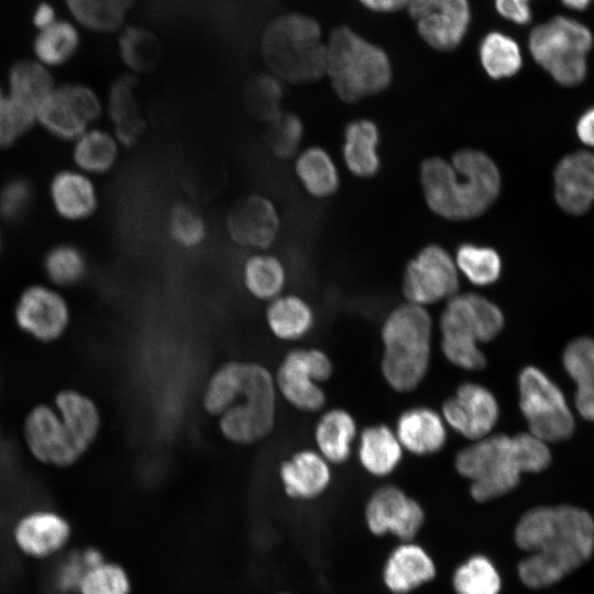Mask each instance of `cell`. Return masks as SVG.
I'll return each instance as SVG.
<instances>
[{"label": "cell", "instance_id": "1", "mask_svg": "<svg viewBox=\"0 0 594 594\" xmlns=\"http://www.w3.org/2000/svg\"><path fill=\"white\" fill-rule=\"evenodd\" d=\"M514 540L529 552L517 568L520 581L530 588L547 587L590 560L594 518L571 505L535 507L517 521Z\"/></svg>", "mask_w": 594, "mask_h": 594}, {"label": "cell", "instance_id": "2", "mask_svg": "<svg viewBox=\"0 0 594 594\" xmlns=\"http://www.w3.org/2000/svg\"><path fill=\"white\" fill-rule=\"evenodd\" d=\"M420 180L428 207L449 220H470L483 215L497 199L502 178L484 152L463 148L451 162L429 157L421 163Z\"/></svg>", "mask_w": 594, "mask_h": 594}, {"label": "cell", "instance_id": "3", "mask_svg": "<svg viewBox=\"0 0 594 594\" xmlns=\"http://www.w3.org/2000/svg\"><path fill=\"white\" fill-rule=\"evenodd\" d=\"M432 331V318L424 306L406 301L386 316L381 328V371L391 388L408 393L424 381L431 361Z\"/></svg>", "mask_w": 594, "mask_h": 594}, {"label": "cell", "instance_id": "4", "mask_svg": "<svg viewBox=\"0 0 594 594\" xmlns=\"http://www.w3.org/2000/svg\"><path fill=\"white\" fill-rule=\"evenodd\" d=\"M270 73L284 84H309L326 73V44L319 23L302 14H285L272 21L261 41Z\"/></svg>", "mask_w": 594, "mask_h": 594}, {"label": "cell", "instance_id": "5", "mask_svg": "<svg viewBox=\"0 0 594 594\" xmlns=\"http://www.w3.org/2000/svg\"><path fill=\"white\" fill-rule=\"evenodd\" d=\"M344 102H356L388 87L392 66L386 53L346 26L334 29L326 43V73Z\"/></svg>", "mask_w": 594, "mask_h": 594}, {"label": "cell", "instance_id": "6", "mask_svg": "<svg viewBox=\"0 0 594 594\" xmlns=\"http://www.w3.org/2000/svg\"><path fill=\"white\" fill-rule=\"evenodd\" d=\"M594 42L582 22L557 15L535 26L528 40L534 61L558 84L576 86L587 74V55Z\"/></svg>", "mask_w": 594, "mask_h": 594}, {"label": "cell", "instance_id": "7", "mask_svg": "<svg viewBox=\"0 0 594 594\" xmlns=\"http://www.w3.org/2000/svg\"><path fill=\"white\" fill-rule=\"evenodd\" d=\"M277 389L272 373L262 364L243 362L241 386L219 416L221 435L235 444H252L268 436L275 425Z\"/></svg>", "mask_w": 594, "mask_h": 594}, {"label": "cell", "instance_id": "8", "mask_svg": "<svg viewBox=\"0 0 594 594\" xmlns=\"http://www.w3.org/2000/svg\"><path fill=\"white\" fill-rule=\"evenodd\" d=\"M519 407L529 432L547 442L562 441L574 419L559 387L538 367L526 366L518 376Z\"/></svg>", "mask_w": 594, "mask_h": 594}, {"label": "cell", "instance_id": "9", "mask_svg": "<svg viewBox=\"0 0 594 594\" xmlns=\"http://www.w3.org/2000/svg\"><path fill=\"white\" fill-rule=\"evenodd\" d=\"M333 374L329 355L320 349H293L283 358L274 377L277 392L294 408L314 413L326 403L320 383Z\"/></svg>", "mask_w": 594, "mask_h": 594}, {"label": "cell", "instance_id": "10", "mask_svg": "<svg viewBox=\"0 0 594 594\" xmlns=\"http://www.w3.org/2000/svg\"><path fill=\"white\" fill-rule=\"evenodd\" d=\"M481 322L475 305V293L457 294L448 299L439 318L441 350L454 366L479 371L486 366Z\"/></svg>", "mask_w": 594, "mask_h": 594}, {"label": "cell", "instance_id": "11", "mask_svg": "<svg viewBox=\"0 0 594 594\" xmlns=\"http://www.w3.org/2000/svg\"><path fill=\"white\" fill-rule=\"evenodd\" d=\"M282 213L276 202L261 193L240 198L224 218L231 243L249 252L272 249L282 234Z\"/></svg>", "mask_w": 594, "mask_h": 594}, {"label": "cell", "instance_id": "12", "mask_svg": "<svg viewBox=\"0 0 594 594\" xmlns=\"http://www.w3.org/2000/svg\"><path fill=\"white\" fill-rule=\"evenodd\" d=\"M459 289V273L451 255L438 244H429L405 268L403 293L408 302L426 307L450 299Z\"/></svg>", "mask_w": 594, "mask_h": 594}, {"label": "cell", "instance_id": "13", "mask_svg": "<svg viewBox=\"0 0 594 594\" xmlns=\"http://www.w3.org/2000/svg\"><path fill=\"white\" fill-rule=\"evenodd\" d=\"M446 425L463 438L475 441L492 435L501 416L494 393L483 384L463 382L441 406Z\"/></svg>", "mask_w": 594, "mask_h": 594}, {"label": "cell", "instance_id": "14", "mask_svg": "<svg viewBox=\"0 0 594 594\" xmlns=\"http://www.w3.org/2000/svg\"><path fill=\"white\" fill-rule=\"evenodd\" d=\"M407 8L418 33L435 50L457 48L468 32V0H410Z\"/></svg>", "mask_w": 594, "mask_h": 594}, {"label": "cell", "instance_id": "15", "mask_svg": "<svg viewBox=\"0 0 594 594\" xmlns=\"http://www.w3.org/2000/svg\"><path fill=\"white\" fill-rule=\"evenodd\" d=\"M101 110V101L94 90L82 85H67L54 89L37 118L53 134L73 139L87 131Z\"/></svg>", "mask_w": 594, "mask_h": 594}, {"label": "cell", "instance_id": "16", "mask_svg": "<svg viewBox=\"0 0 594 594\" xmlns=\"http://www.w3.org/2000/svg\"><path fill=\"white\" fill-rule=\"evenodd\" d=\"M24 438L32 454L43 463L67 466L84 454L57 410L47 405L30 411Z\"/></svg>", "mask_w": 594, "mask_h": 594}, {"label": "cell", "instance_id": "17", "mask_svg": "<svg viewBox=\"0 0 594 594\" xmlns=\"http://www.w3.org/2000/svg\"><path fill=\"white\" fill-rule=\"evenodd\" d=\"M424 519L419 503L395 485L377 488L365 507L367 527L377 536L389 532L402 540H410L421 528Z\"/></svg>", "mask_w": 594, "mask_h": 594}, {"label": "cell", "instance_id": "18", "mask_svg": "<svg viewBox=\"0 0 594 594\" xmlns=\"http://www.w3.org/2000/svg\"><path fill=\"white\" fill-rule=\"evenodd\" d=\"M15 318L24 331L46 342L63 334L69 322V310L58 293L32 286L19 298Z\"/></svg>", "mask_w": 594, "mask_h": 594}, {"label": "cell", "instance_id": "19", "mask_svg": "<svg viewBox=\"0 0 594 594\" xmlns=\"http://www.w3.org/2000/svg\"><path fill=\"white\" fill-rule=\"evenodd\" d=\"M553 193L566 213L580 216L594 205V154L576 151L562 157L553 173Z\"/></svg>", "mask_w": 594, "mask_h": 594}, {"label": "cell", "instance_id": "20", "mask_svg": "<svg viewBox=\"0 0 594 594\" xmlns=\"http://www.w3.org/2000/svg\"><path fill=\"white\" fill-rule=\"evenodd\" d=\"M394 431L403 449L419 457L440 452L448 441V426L441 414L426 406L404 410Z\"/></svg>", "mask_w": 594, "mask_h": 594}, {"label": "cell", "instance_id": "21", "mask_svg": "<svg viewBox=\"0 0 594 594\" xmlns=\"http://www.w3.org/2000/svg\"><path fill=\"white\" fill-rule=\"evenodd\" d=\"M329 464L318 451L304 449L295 452L279 469L286 494L302 499L319 496L331 481Z\"/></svg>", "mask_w": 594, "mask_h": 594}, {"label": "cell", "instance_id": "22", "mask_svg": "<svg viewBox=\"0 0 594 594\" xmlns=\"http://www.w3.org/2000/svg\"><path fill=\"white\" fill-rule=\"evenodd\" d=\"M68 522L53 512H34L16 524L14 540L24 553L48 557L64 547L69 538Z\"/></svg>", "mask_w": 594, "mask_h": 594}, {"label": "cell", "instance_id": "23", "mask_svg": "<svg viewBox=\"0 0 594 594\" xmlns=\"http://www.w3.org/2000/svg\"><path fill=\"white\" fill-rule=\"evenodd\" d=\"M9 82L10 100L33 123L54 91L50 73L40 63L21 61L11 68Z\"/></svg>", "mask_w": 594, "mask_h": 594}, {"label": "cell", "instance_id": "24", "mask_svg": "<svg viewBox=\"0 0 594 594\" xmlns=\"http://www.w3.org/2000/svg\"><path fill=\"white\" fill-rule=\"evenodd\" d=\"M435 574V563L425 549L407 542L392 552L383 579L393 593L405 594L432 580Z\"/></svg>", "mask_w": 594, "mask_h": 594}, {"label": "cell", "instance_id": "25", "mask_svg": "<svg viewBox=\"0 0 594 594\" xmlns=\"http://www.w3.org/2000/svg\"><path fill=\"white\" fill-rule=\"evenodd\" d=\"M241 280L249 295L271 301L282 295L286 286L285 262L272 249L249 252L241 265Z\"/></svg>", "mask_w": 594, "mask_h": 594}, {"label": "cell", "instance_id": "26", "mask_svg": "<svg viewBox=\"0 0 594 594\" xmlns=\"http://www.w3.org/2000/svg\"><path fill=\"white\" fill-rule=\"evenodd\" d=\"M293 172L300 187L312 198L331 197L339 188L337 165L330 153L319 145L302 147L293 158Z\"/></svg>", "mask_w": 594, "mask_h": 594}, {"label": "cell", "instance_id": "27", "mask_svg": "<svg viewBox=\"0 0 594 594\" xmlns=\"http://www.w3.org/2000/svg\"><path fill=\"white\" fill-rule=\"evenodd\" d=\"M404 449L393 429L383 424L364 428L358 441V459L371 475L383 477L393 473L403 460Z\"/></svg>", "mask_w": 594, "mask_h": 594}, {"label": "cell", "instance_id": "28", "mask_svg": "<svg viewBox=\"0 0 594 594\" xmlns=\"http://www.w3.org/2000/svg\"><path fill=\"white\" fill-rule=\"evenodd\" d=\"M356 437V421L348 410L342 408H331L323 413L314 431L317 451L329 463L334 464L349 460Z\"/></svg>", "mask_w": 594, "mask_h": 594}, {"label": "cell", "instance_id": "29", "mask_svg": "<svg viewBox=\"0 0 594 594\" xmlns=\"http://www.w3.org/2000/svg\"><path fill=\"white\" fill-rule=\"evenodd\" d=\"M343 160L348 169L359 177H372L380 170L377 146L380 132L366 119L351 121L344 129Z\"/></svg>", "mask_w": 594, "mask_h": 594}, {"label": "cell", "instance_id": "30", "mask_svg": "<svg viewBox=\"0 0 594 594\" xmlns=\"http://www.w3.org/2000/svg\"><path fill=\"white\" fill-rule=\"evenodd\" d=\"M265 318L271 332L284 341L306 337L315 324L311 306L295 294H282L268 301Z\"/></svg>", "mask_w": 594, "mask_h": 594}, {"label": "cell", "instance_id": "31", "mask_svg": "<svg viewBox=\"0 0 594 594\" xmlns=\"http://www.w3.org/2000/svg\"><path fill=\"white\" fill-rule=\"evenodd\" d=\"M108 110L114 135L121 145H133L142 135L144 121L135 95V81L124 76L117 79L110 89Z\"/></svg>", "mask_w": 594, "mask_h": 594}, {"label": "cell", "instance_id": "32", "mask_svg": "<svg viewBox=\"0 0 594 594\" xmlns=\"http://www.w3.org/2000/svg\"><path fill=\"white\" fill-rule=\"evenodd\" d=\"M52 198L57 211L72 220L91 216L98 206L97 189L80 173L64 172L52 183Z\"/></svg>", "mask_w": 594, "mask_h": 594}, {"label": "cell", "instance_id": "33", "mask_svg": "<svg viewBox=\"0 0 594 594\" xmlns=\"http://www.w3.org/2000/svg\"><path fill=\"white\" fill-rule=\"evenodd\" d=\"M563 363L576 383L575 404L579 413L594 421V340L579 338L572 341L564 351Z\"/></svg>", "mask_w": 594, "mask_h": 594}, {"label": "cell", "instance_id": "34", "mask_svg": "<svg viewBox=\"0 0 594 594\" xmlns=\"http://www.w3.org/2000/svg\"><path fill=\"white\" fill-rule=\"evenodd\" d=\"M55 409L85 453L92 444L100 428V415L96 404L75 391L61 392L55 398Z\"/></svg>", "mask_w": 594, "mask_h": 594}, {"label": "cell", "instance_id": "35", "mask_svg": "<svg viewBox=\"0 0 594 594\" xmlns=\"http://www.w3.org/2000/svg\"><path fill=\"white\" fill-rule=\"evenodd\" d=\"M510 436L505 433L490 435L471 441L454 457L455 471L471 482L476 481L494 469L503 458Z\"/></svg>", "mask_w": 594, "mask_h": 594}, {"label": "cell", "instance_id": "36", "mask_svg": "<svg viewBox=\"0 0 594 594\" xmlns=\"http://www.w3.org/2000/svg\"><path fill=\"white\" fill-rule=\"evenodd\" d=\"M120 142L101 129L85 131L77 141L74 156L77 165L90 174H106L116 165Z\"/></svg>", "mask_w": 594, "mask_h": 594}, {"label": "cell", "instance_id": "37", "mask_svg": "<svg viewBox=\"0 0 594 594\" xmlns=\"http://www.w3.org/2000/svg\"><path fill=\"white\" fill-rule=\"evenodd\" d=\"M479 55L486 74L493 79L516 75L522 66L518 43L501 32H490L481 41Z\"/></svg>", "mask_w": 594, "mask_h": 594}, {"label": "cell", "instance_id": "38", "mask_svg": "<svg viewBox=\"0 0 594 594\" xmlns=\"http://www.w3.org/2000/svg\"><path fill=\"white\" fill-rule=\"evenodd\" d=\"M166 227L169 240L186 251L201 248L209 235L206 218L197 208L186 202H178L170 208Z\"/></svg>", "mask_w": 594, "mask_h": 594}, {"label": "cell", "instance_id": "39", "mask_svg": "<svg viewBox=\"0 0 594 594\" xmlns=\"http://www.w3.org/2000/svg\"><path fill=\"white\" fill-rule=\"evenodd\" d=\"M458 270L476 286H491L502 274L503 263L498 252L490 246L463 243L457 249Z\"/></svg>", "mask_w": 594, "mask_h": 594}, {"label": "cell", "instance_id": "40", "mask_svg": "<svg viewBox=\"0 0 594 594\" xmlns=\"http://www.w3.org/2000/svg\"><path fill=\"white\" fill-rule=\"evenodd\" d=\"M79 35L76 28L64 20H56L40 30L34 40V53L41 63L56 66L65 63L76 52Z\"/></svg>", "mask_w": 594, "mask_h": 594}, {"label": "cell", "instance_id": "41", "mask_svg": "<svg viewBox=\"0 0 594 594\" xmlns=\"http://www.w3.org/2000/svg\"><path fill=\"white\" fill-rule=\"evenodd\" d=\"M285 84L272 73L258 74L251 79L245 90L248 110L266 123L282 111Z\"/></svg>", "mask_w": 594, "mask_h": 594}, {"label": "cell", "instance_id": "42", "mask_svg": "<svg viewBox=\"0 0 594 594\" xmlns=\"http://www.w3.org/2000/svg\"><path fill=\"white\" fill-rule=\"evenodd\" d=\"M501 586V575L485 556H473L453 574L457 594H498Z\"/></svg>", "mask_w": 594, "mask_h": 594}, {"label": "cell", "instance_id": "43", "mask_svg": "<svg viewBox=\"0 0 594 594\" xmlns=\"http://www.w3.org/2000/svg\"><path fill=\"white\" fill-rule=\"evenodd\" d=\"M243 362L230 361L211 375L202 396L204 409L220 416L233 402L242 381Z\"/></svg>", "mask_w": 594, "mask_h": 594}, {"label": "cell", "instance_id": "44", "mask_svg": "<svg viewBox=\"0 0 594 594\" xmlns=\"http://www.w3.org/2000/svg\"><path fill=\"white\" fill-rule=\"evenodd\" d=\"M267 124L266 144L270 153L279 161L293 160L302 148L305 136L300 117L283 110Z\"/></svg>", "mask_w": 594, "mask_h": 594}, {"label": "cell", "instance_id": "45", "mask_svg": "<svg viewBox=\"0 0 594 594\" xmlns=\"http://www.w3.org/2000/svg\"><path fill=\"white\" fill-rule=\"evenodd\" d=\"M123 63L134 72H147L160 57V43L155 35L144 29L130 26L119 38Z\"/></svg>", "mask_w": 594, "mask_h": 594}, {"label": "cell", "instance_id": "46", "mask_svg": "<svg viewBox=\"0 0 594 594\" xmlns=\"http://www.w3.org/2000/svg\"><path fill=\"white\" fill-rule=\"evenodd\" d=\"M74 18L85 28L112 32L123 22L124 13L113 0H65Z\"/></svg>", "mask_w": 594, "mask_h": 594}, {"label": "cell", "instance_id": "47", "mask_svg": "<svg viewBox=\"0 0 594 594\" xmlns=\"http://www.w3.org/2000/svg\"><path fill=\"white\" fill-rule=\"evenodd\" d=\"M45 270L53 282L67 286L82 278L86 272V261L76 248L61 245L47 254Z\"/></svg>", "mask_w": 594, "mask_h": 594}, {"label": "cell", "instance_id": "48", "mask_svg": "<svg viewBox=\"0 0 594 594\" xmlns=\"http://www.w3.org/2000/svg\"><path fill=\"white\" fill-rule=\"evenodd\" d=\"M78 591L80 594H129L130 583L122 568L103 562L87 572Z\"/></svg>", "mask_w": 594, "mask_h": 594}, {"label": "cell", "instance_id": "49", "mask_svg": "<svg viewBox=\"0 0 594 594\" xmlns=\"http://www.w3.org/2000/svg\"><path fill=\"white\" fill-rule=\"evenodd\" d=\"M103 563L102 556L96 549H87L74 554L59 569L57 582L63 591L78 590L89 570Z\"/></svg>", "mask_w": 594, "mask_h": 594}, {"label": "cell", "instance_id": "50", "mask_svg": "<svg viewBox=\"0 0 594 594\" xmlns=\"http://www.w3.org/2000/svg\"><path fill=\"white\" fill-rule=\"evenodd\" d=\"M32 200V189L22 179L6 184L0 190V215L8 220L23 216Z\"/></svg>", "mask_w": 594, "mask_h": 594}, {"label": "cell", "instance_id": "51", "mask_svg": "<svg viewBox=\"0 0 594 594\" xmlns=\"http://www.w3.org/2000/svg\"><path fill=\"white\" fill-rule=\"evenodd\" d=\"M31 124L0 86V146L11 144Z\"/></svg>", "mask_w": 594, "mask_h": 594}, {"label": "cell", "instance_id": "52", "mask_svg": "<svg viewBox=\"0 0 594 594\" xmlns=\"http://www.w3.org/2000/svg\"><path fill=\"white\" fill-rule=\"evenodd\" d=\"M495 9L506 20L520 25L532 18L530 0H495Z\"/></svg>", "mask_w": 594, "mask_h": 594}, {"label": "cell", "instance_id": "53", "mask_svg": "<svg viewBox=\"0 0 594 594\" xmlns=\"http://www.w3.org/2000/svg\"><path fill=\"white\" fill-rule=\"evenodd\" d=\"M575 131L583 144L594 148V107L581 114L578 119Z\"/></svg>", "mask_w": 594, "mask_h": 594}, {"label": "cell", "instance_id": "54", "mask_svg": "<svg viewBox=\"0 0 594 594\" xmlns=\"http://www.w3.org/2000/svg\"><path fill=\"white\" fill-rule=\"evenodd\" d=\"M364 7L377 12H393L408 6L410 0H359Z\"/></svg>", "mask_w": 594, "mask_h": 594}, {"label": "cell", "instance_id": "55", "mask_svg": "<svg viewBox=\"0 0 594 594\" xmlns=\"http://www.w3.org/2000/svg\"><path fill=\"white\" fill-rule=\"evenodd\" d=\"M56 21L55 11L48 3H41L33 15V22L36 28L43 30Z\"/></svg>", "mask_w": 594, "mask_h": 594}, {"label": "cell", "instance_id": "56", "mask_svg": "<svg viewBox=\"0 0 594 594\" xmlns=\"http://www.w3.org/2000/svg\"><path fill=\"white\" fill-rule=\"evenodd\" d=\"M594 0H561L562 4L571 10H585Z\"/></svg>", "mask_w": 594, "mask_h": 594}, {"label": "cell", "instance_id": "57", "mask_svg": "<svg viewBox=\"0 0 594 594\" xmlns=\"http://www.w3.org/2000/svg\"><path fill=\"white\" fill-rule=\"evenodd\" d=\"M135 0H113V2L119 6L123 11H127Z\"/></svg>", "mask_w": 594, "mask_h": 594}]
</instances>
